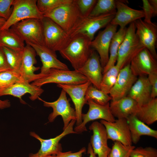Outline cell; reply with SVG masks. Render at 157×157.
Here are the masks:
<instances>
[{"instance_id":"6da1fadb","label":"cell","mask_w":157,"mask_h":157,"mask_svg":"<svg viewBox=\"0 0 157 157\" xmlns=\"http://www.w3.org/2000/svg\"><path fill=\"white\" fill-rule=\"evenodd\" d=\"M91 40L83 35L71 39L67 45L59 51L62 56L69 62L75 70H78L89 58L93 49L90 44Z\"/></svg>"},{"instance_id":"7a4b0ae2","label":"cell","mask_w":157,"mask_h":157,"mask_svg":"<svg viewBox=\"0 0 157 157\" xmlns=\"http://www.w3.org/2000/svg\"><path fill=\"white\" fill-rule=\"evenodd\" d=\"M115 13L96 17L81 16L67 33L71 39L79 35L87 37L91 41L96 32L110 24Z\"/></svg>"},{"instance_id":"3957f363","label":"cell","mask_w":157,"mask_h":157,"mask_svg":"<svg viewBox=\"0 0 157 157\" xmlns=\"http://www.w3.org/2000/svg\"><path fill=\"white\" fill-rule=\"evenodd\" d=\"M40 77L31 84L41 87L49 83L67 85H78L85 83L88 80L76 70L71 71L51 68L43 74L39 73Z\"/></svg>"},{"instance_id":"277c9868","label":"cell","mask_w":157,"mask_h":157,"mask_svg":"<svg viewBox=\"0 0 157 157\" xmlns=\"http://www.w3.org/2000/svg\"><path fill=\"white\" fill-rule=\"evenodd\" d=\"M144 48L136 34L134 22L131 23L119 47L116 65L121 69L130 64L135 55Z\"/></svg>"},{"instance_id":"5b68a950","label":"cell","mask_w":157,"mask_h":157,"mask_svg":"<svg viewBox=\"0 0 157 157\" xmlns=\"http://www.w3.org/2000/svg\"><path fill=\"white\" fill-rule=\"evenodd\" d=\"M41 21L43 29L44 45L55 52L65 48L71 40L67 33L48 17H44Z\"/></svg>"},{"instance_id":"8992f818","label":"cell","mask_w":157,"mask_h":157,"mask_svg":"<svg viewBox=\"0 0 157 157\" xmlns=\"http://www.w3.org/2000/svg\"><path fill=\"white\" fill-rule=\"evenodd\" d=\"M37 0H14L12 12L0 30L10 28L22 20L30 18L42 19L43 15L38 10Z\"/></svg>"},{"instance_id":"52a82bcc","label":"cell","mask_w":157,"mask_h":157,"mask_svg":"<svg viewBox=\"0 0 157 157\" xmlns=\"http://www.w3.org/2000/svg\"><path fill=\"white\" fill-rule=\"evenodd\" d=\"M76 0L60 6L43 15L59 26L67 33L81 16Z\"/></svg>"},{"instance_id":"ba28073f","label":"cell","mask_w":157,"mask_h":157,"mask_svg":"<svg viewBox=\"0 0 157 157\" xmlns=\"http://www.w3.org/2000/svg\"><path fill=\"white\" fill-rule=\"evenodd\" d=\"M26 43L43 44V29L41 20L25 19L10 28Z\"/></svg>"},{"instance_id":"9c48e42d","label":"cell","mask_w":157,"mask_h":157,"mask_svg":"<svg viewBox=\"0 0 157 157\" xmlns=\"http://www.w3.org/2000/svg\"><path fill=\"white\" fill-rule=\"evenodd\" d=\"M76 122L75 120L71 121L61 133L52 138L44 139L35 132H31L30 135L40 141L41 146L38 152L35 154H30L28 157H46L56 156L59 152L62 151L61 144L59 142L63 138L69 134L77 133L73 128Z\"/></svg>"},{"instance_id":"30bf717a","label":"cell","mask_w":157,"mask_h":157,"mask_svg":"<svg viewBox=\"0 0 157 157\" xmlns=\"http://www.w3.org/2000/svg\"><path fill=\"white\" fill-rule=\"evenodd\" d=\"M38 99L43 102L44 106L51 107L53 109L52 112L49 115L48 117L49 122H53L57 116H61L64 124L63 130L66 128L71 121H76L75 109L71 106L67 97L66 93L62 89L58 98L54 101L47 102L39 97Z\"/></svg>"},{"instance_id":"8fae6325","label":"cell","mask_w":157,"mask_h":157,"mask_svg":"<svg viewBox=\"0 0 157 157\" xmlns=\"http://www.w3.org/2000/svg\"><path fill=\"white\" fill-rule=\"evenodd\" d=\"M87 104L89 108L88 112L82 115V122L79 125L76 126L74 131L77 134L87 131L86 124L89 122L98 119L113 122L115 119L112 114L110 107V103L105 105L98 104L91 99H88Z\"/></svg>"},{"instance_id":"7c38bea8","label":"cell","mask_w":157,"mask_h":157,"mask_svg":"<svg viewBox=\"0 0 157 157\" xmlns=\"http://www.w3.org/2000/svg\"><path fill=\"white\" fill-rule=\"evenodd\" d=\"M117 25L109 24L91 42L90 47L98 53L103 68L108 61L110 44L113 36L117 31Z\"/></svg>"},{"instance_id":"4fadbf2b","label":"cell","mask_w":157,"mask_h":157,"mask_svg":"<svg viewBox=\"0 0 157 157\" xmlns=\"http://www.w3.org/2000/svg\"><path fill=\"white\" fill-rule=\"evenodd\" d=\"M130 67L133 74L137 77L148 75L157 72L156 59L145 48L133 58L130 63Z\"/></svg>"},{"instance_id":"5bb4252c","label":"cell","mask_w":157,"mask_h":157,"mask_svg":"<svg viewBox=\"0 0 157 157\" xmlns=\"http://www.w3.org/2000/svg\"><path fill=\"white\" fill-rule=\"evenodd\" d=\"M105 127L108 139L117 141L126 145H132L131 134L127 119H117L113 122L101 120Z\"/></svg>"},{"instance_id":"9a60e30c","label":"cell","mask_w":157,"mask_h":157,"mask_svg":"<svg viewBox=\"0 0 157 157\" xmlns=\"http://www.w3.org/2000/svg\"><path fill=\"white\" fill-rule=\"evenodd\" d=\"M91 84L88 81L86 82L78 85L58 84L57 86L64 90L71 98L74 106L76 114V126L80 125L82 122L83 108L87 104L85 99L86 91Z\"/></svg>"},{"instance_id":"2e32d148","label":"cell","mask_w":157,"mask_h":157,"mask_svg":"<svg viewBox=\"0 0 157 157\" xmlns=\"http://www.w3.org/2000/svg\"><path fill=\"white\" fill-rule=\"evenodd\" d=\"M136 33L142 45L151 53L156 59L157 55L156 45L157 39V26L156 24L148 23L141 19L134 22Z\"/></svg>"},{"instance_id":"e0dca14e","label":"cell","mask_w":157,"mask_h":157,"mask_svg":"<svg viewBox=\"0 0 157 157\" xmlns=\"http://www.w3.org/2000/svg\"><path fill=\"white\" fill-rule=\"evenodd\" d=\"M137 79V77L131 71L130 64L121 69L115 83L109 93L111 100H118L127 96Z\"/></svg>"},{"instance_id":"ac0fdd59","label":"cell","mask_w":157,"mask_h":157,"mask_svg":"<svg viewBox=\"0 0 157 157\" xmlns=\"http://www.w3.org/2000/svg\"><path fill=\"white\" fill-rule=\"evenodd\" d=\"M92 132L90 143L98 157H108L110 150L108 144L107 134L104 126L100 122H93L89 127Z\"/></svg>"},{"instance_id":"d6986e66","label":"cell","mask_w":157,"mask_h":157,"mask_svg":"<svg viewBox=\"0 0 157 157\" xmlns=\"http://www.w3.org/2000/svg\"><path fill=\"white\" fill-rule=\"evenodd\" d=\"M44 90L40 87L32 85L24 81H19L0 90V96L10 95L19 98L22 104L26 103L22 97L26 93L30 96L29 98L32 101L38 99L43 92Z\"/></svg>"},{"instance_id":"ffe728a7","label":"cell","mask_w":157,"mask_h":157,"mask_svg":"<svg viewBox=\"0 0 157 157\" xmlns=\"http://www.w3.org/2000/svg\"><path fill=\"white\" fill-rule=\"evenodd\" d=\"M26 44L23 49L22 61L19 73L24 81L30 83L40 77V73L35 74V72L38 70L40 67L35 66L37 63L35 51L30 44Z\"/></svg>"},{"instance_id":"44dd1931","label":"cell","mask_w":157,"mask_h":157,"mask_svg":"<svg viewBox=\"0 0 157 157\" xmlns=\"http://www.w3.org/2000/svg\"><path fill=\"white\" fill-rule=\"evenodd\" d=\"M103 69L99 55L93 49L87 61L77 70L85 76L93 86L100 90Z\"/></svg>"},{"instance_id":"7402d4cb","label":"cell","mask_w":157,"mask_h":157,"mask_svg":"<svg viewBox=\"0 0 157 157\" xmlns=\"http://www.w3.org/2000/svg\"><path fill=\"white\" fill-rule=\"evenodd\" d=\"M116 11L110 24L119 25L123 28L128 24L144 17L142 10H138L129 7L121 0H116Z\"/></svg>"},{"instance_id":"603a6c76","label":"cell","mask_w":157,"mask_h":157,"mask_svg":"<svg viewBox=\"0 0 157 157\" xmlns=\"http://www.w3.org/2000/svg\"><path fill=\"white\" fill-rule=\"evenodd\" d=\"M28 44L33 47L36 54L40 58L42 66L41 68L40 73H44L51 68L69 70L65 64L61 62L57 58L55 51L49 49L43 44Z\"/></svg>"},{"instance_id":"cb8c5ba5","label":"cell","mask_w":157,"mask_h":157,"mask_svg":"<svg viewBox=\"0 0 157 157\" xmlns=\"http://www.w3.org/2000/svg\"><path fill=\"white\" fill-rule=\"evenodd\" d=\"M139 107L134 100L127 96L118 100H111L110 103L111 112L117 119H126L130 116L135 115Z\"/></svg>"},{"instance_id":"d4e9b609","label":"cell","mask_w":157,"mask_h":157,"mask_svg":"<svg viewBox=\"0 0 157 157\" xmlns=\"http://www.w3.org/2000/svg\"><path fill=\"white\" fill-rule=\"evenodd\" d=\"M151 88L147 77L139 76L129 91L127 96L134 100L139 107L148 102L152 99Z\"/></svg>"},{"instance_id":"484cf974","label":"cell","mask_w":157,"mask_h":157,"mask_svg":"<svg viewBox=\"0 0 157 157\" xmlns=\"http://www.w3.org/2000/svg\"><path fill=\"white\" fill-rule=\"evenodd\" d=\"M131 134L132 143H137L141 136L146 135L157 139V131L153 129L139 120L135 115L126 119Z\"/></svg>"},{"instance_id":"4316f807","label":"cell","mask_w":157,"mask_h":157,"mask_svg":"<svg viewBox=\"0 0 157 157\" xmlns=\"http://www.w3.org/2000/svg\"><path fill=\"white\" fill-rule=\"evenodd\" d=\"M127 28H120L113 36L110 44L109 50V58L106 65L103 68V74L110 68L115 65L117 62L119 47L125 36Z\"/></svg>"},{"instance_id":"83f0119b","label":"cell","mask_w":157,"mask_h":157,"mask_svg":"<svg viewBox=\"0 0 157 157\" xmlns=\"http://www.w3.org/2000/svg\"><path fill=\"white\" fill-rule=\"evenodd\" d=\"M135 115L147 125H151L157 121V98L152 99L147 103L139 107Z\"/></svg>"},{"instance_id":"f1b7e54d","label":"cell","mask_w":157,"mask_h":157,"mask_svg":"<svg viewBox=\"0 0 157 157\" xmlns=\"http://www.w3.org/2000/svg\"><path fill=\"white\" fill-rule=\"evenodd\" d=\"M25 46L24 41L11 28L0 30V47L22 50Z\"/></svg>"},{"instance_id":"f546056e","label":"cell","mask_w":157,"mask_h":157,"mask_svg":"<svg viewBox=\"0 0 157 157\" xmlns=\"http://www.w3.org/2000/svg\"><path fill=\"white\" fill-rule=\"evenodd\" d=\"M2 47L11 70L19 73L22 61L23 49L17 50L5 47Z\"/></svg>"},{"instance_id":"4dcf8cb0","label":"cell","mask_w":157,"mask_h":157,"mask_svg":"<svg viewBox=\"0 0 157 157\" xmlns=\"http://www.w3.org/2000/svg\"><path fill=\"white\" fill-rule=\"evenodd\" d=\"M116 0H98L89 16L96 17L116 12Z\"/></svg>"},{"instance_id":"1f68e13d","label":"cell","mask_w":157,"mask_h":157,"mask_svg":"<svg viewBox=\"0 0 157 157\" xmlns=\"http://www.w3.org/2000/svg\"><path fill=\"white\" fill-rule=\"evenodd\" d=\"M120 68L116 65L103 74L100 90L109 94L115 84Z\"/></svg>"},{"instance_id":"d6a6232c","label":"cell","mask_w":157,"mask_h":157,"mask_svg":"<svg viewBox=\"0 0 157 157\" xmlns=\"http://www.w3.org/2000/svg\"><path fill=\"white\" fill-rule=\"evenodd\" d=\"M85 99L87 103L88 100L91 99L97 103L101 105L107 104L112 99L108 94L95 87L92 84L87 89Z\"/></svg>"},{"instance_id":"836d02e7","label":"cell","mask_w":157,"mask_h":157,"mask_svg":"<svg viewBox=\"0 0 157 157\" xmlns=\"http://www.w3.org/2000/svg\"><path fill=\"white\" fill-rule=\"evenodd\" d=\"M72 0H38L37 8L43 15L63 5L69 3Z\"/></svg>"},{"instance_id":"e575fe53","label":"cell","mask_w":157,"mask_h":157,"mask_svg":"<svg viewBox=\"0 0 157 157\" xmlns=\"http://www.w3.org/2000/svg\"><path fill=\"white\" fill-rule=\"evenodd\" d=\"M135 146L126 145L117 141H115L108 157H130Z\"/></svg>"},{"instance_id":"d590c367","label":"cell","mask_w":157,"mask_h":157,"mask_svg":"<svg viewBox=\"0 0 157 157\" xmlns=\"http://www.w3.org/2000/svg\"><path fill=\"white\" fill-rule=\"evenodd\" d=\"M23 81L19 73L12 70L0 72V90Z\"/></svg>"},{"instance_id":"8d00e7d4","label":"cell","mask_w":157,"mask_h":157,"mask_svg":"<svg viewBox=\"0 0 157 157\" xmlns=\"http://www.w3.org/2000/svg\"><path fill=\"white\" fill-rule=\"evenodd\" d=\"M130 157H157V150L151 147H135L132 151Z\"/></svg>"},{"instance_id":"74e56055","label":"cell","mask_w":157,"mask_h":157,"mask_svg":"<svg viewBox=\"0 0 157 157\" xmlns=\"http://www.w3.org/2000/svg\"><path fill=\"white\" fill-rule=\"evenodd\" d=\"M97 0H76V4L82 16H89Z\"/></svg>"},{"instance_id":"f35d334b","label":"cell","mask_w":157,"mask_h":157,"mask_svg":"<svg viewBox=\"0 0 157 157\" xmlns=\"http://www.w3.org/2000/svg\"><path fill=\"white\" fill-rule=\"evenodd\" d=\"M14 0H0V18L6 20L10 17L13 10Z\"/></svg>"},{"instance_id":"ab89813d","label":"cell","mask_w":157,"mask_h":157,"mask_svg":"<svg viewBox=\"0 0 157 157\" xmlns=\"http://www.w3.org/2000/svg\"><path fill=\"white\" fill-rule=\"evenodd\" d=\"M143 11L144 14V22L148 23H151L152 18L153 17V12L148 0H142Z\"/></svg>"},{"instance_id":"60d3db41","label":"cell","mask_w":157,"mask_h":157,"mask_svg":"<svg viewBox=\"0 0 157 157\" xmlns=\"http://www.w3.org/2000/svg\"><path fill=\"white\" fill-rule=\"evenodd\" d=\"M147 78L151 88V99L156 98L157 96V72L152 73L148 75Z\"/></svg>"},{"instance_id":"b9f144b4","label":"cell","mask_w":157,"mask_h":157,"mask_svg":"<svg viewBox=\"0 0 157 157\" xmlns=\"http://www.w3.org/2000/svg\"><path fill=\"white\" fill-rule=\"evenodd\" d=\"M86 151V148L83 147L79 151L75 152H72L71 151L65 152L61 151L56 156V157H82L83 154Z\"/></svg>"},{"instance_id":"7bdbcfd3","label":"cell","mask_w":157,"mask_h":157,"mask_svg":"<svg viewBox=\"0 0 157 157\" xmlns=\"http://www.w3.org/2000/svg\"><path fill=\"white\" fill-rule=\"evenodd\" d=\"M11 70L2 47H0V72Z\"/></svg>"},{"instance_id":"ee69618b","label":"cell","mask_w":157,"mask_h":157,"mask_svg":"<svg viewBox=\"0 0 157 157\" xmlns=\"http://www.w3.org/2000/svg\"><path fill=\"white\" fill-rule=\"evenodd\" d=\"M148 1L153 10V17L156 16L157 15V0H149Z\"/></svg>"},{"instance_id":"f6af8a7d","label":"cell","mask_w":157,"mask_h":157,"mask_svg":"<svg viewBox=\"0 0 157 157\" xmlns=\"http://www.w3.org/2000/svg\"><path fill=\"white\" fill-rule=\"evenodd\" d=\"M11 106L10 101L8 100H2L0 99V109H4L10 107Z\"/></svg>"},{"instance_id":"bcb514c9","label":"cell","mask_w":157,"mask_h":157,"mask_svg":"<svg viewBox=\"0 0 157 157\" xmlns=\"http://www.w3.org/2000/svg\"><path fill=\"white\" fill-rule=\"evenodd\" d=\"M87 153L89 155V157H96V155L94 153L90 143L88 144Z\"/></svg>"},{"instance_id":"7dc6e473","label":"cell","mask_w":157,"mask_h":157,"mask_svg":"<svg viewBox=\"0 0 157 157\" xmlns=\"http://www.w3.org/2000/svg\"><path fill=\"white\" fill-rule=\"evenodd\" d=\"M6 21L4 19L0 18V29L4 24Z\"/></svg>"},{"instance_id":"c3c4849f","label":"cell","mask_w":157,"mask_h":157,"mask_svg":"<svg viewBox=\"0 0 157 157\" xmlns=\"http://www.w3.org/2000/svg\"><path fill=\"white\" fill-rule=\"evenodd\" d=\"M56 157V156L52 155V156H47V157Z\"/></svg>"}]
</instances>
